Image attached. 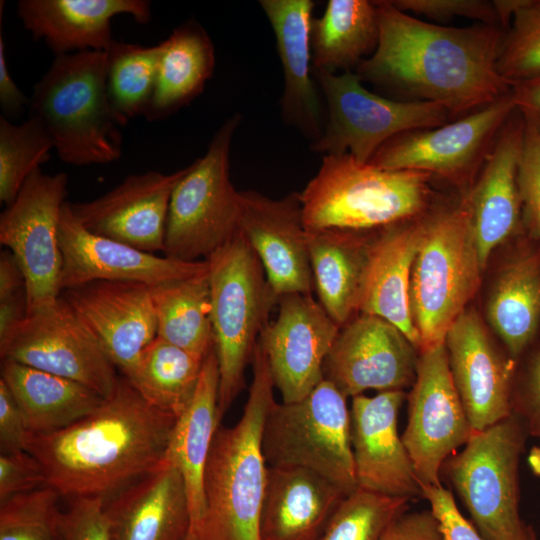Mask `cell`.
Instances as JSON below:
<instances>
[{"mask_svg": "<svg viewBox=\"0 0 540 540\" xmlns=\"http://www.w3.org/2000/svg\"><path fill=\"white\" fill-rule=\"evenodd\" d=\"M375 3L378 45L354 71L363 83L439 104L456 119L511 91L496 69L502 27H447L419 20L388 0Z\"/></svg>", "mask_w": 540, "mask_h": 540, "instance_id": "obj_1", "label": "cell"}, {"mask_svg": "<svg viewBox=\"0 0 540 540\" xmlns=\"http://www.w3.org/2000/svg\"><path fill=\"white\" fill-rule=\"evenodd\" d=\"M176 419L119 378L114 393L87 416L55 432L30 433L28 452L60 496L108 500L167 461Z\"/></svg>", "mask_w": 540, "mask_h": 540, "instance_id": "obj_2", "label": "cell"}, {"mask_svg": "<svg viewBox=\"0 0 540 540\" xmlns=\"http://www.w3.org/2000/svg\"><path fill=\"white\" fill-rule=\"evenodd\" d=\"M253 378L239 421L218 426L204 473L206 515L200 540H260L267 464L263 430L275 402L270 368L259 340Z\"/></svg>", "mask_w": 540, "mask_h": 540, "instance_id": "obj_3", "label": "cell"}, {"mask_svg": "<svg viewBox=\"0 0 540 540\" xmlns=\"http://www.w3.org/2000/svg\"><path fill=\"white\" fill-rule=\"evenodd\" d=\"M30 116L47 128L68 165H105L122 154V127L107 89L106 51L55 56L29 97Z\"/></svg>", "mask_w": 540, "mask_h": 540, "instance_id": "obj_4", "label": "cell"}, {"mask_svg": "<svg viewBox=\"0 0 540 540\" xmlns=\"http://www.w3.org/2000/svg\"><path fill=\"white\" fill-rule=\"evenodd\" d=\"M431 174L389 170L350 154L324 155L299 193L307 231H374L416 218L432 201Z\"/></svg>", "mask_w": 540, "mask_h": 540, "instance_id": "obj_5", "label": "cell"}, {"mask_svg": "<svg viewBox=\"0 0 540 540\" xmlns=\"http://www.w3.org/2000/svg\"><path fill=\"white\" fill-rule=\"evenodd\" d=\"M483 271L466 194L453 205L429 208L410 280V305L420 351L444 343L447 332L477 292Z\"/></svg>", "mask_w": 540, "mask_h": 540, "instance_id": "obj_6", "label": "cell"}, {"mask_svg": "<svg viewBox=\"0 0 540 540\" xmlns=\"http://www.w3.org/2000/svg\"><path fill=\"white\" fill-rule=\"evenodd\" d=\"M206 261L221 418L244 386L245 369L279 298L241 231Z\"/></svg>", "mask_w": 540, "mask_h": 540, "instance_id": "obj_7", "label": "cell"}, {"mask_svg": "<svg viewBox=\"0 0 540 540\" xmlns=\"http://www.w3.org/2000/svg\"><path fill=\"white\" fill-rule=\"evenodd\" d=\"M528 432L515 414L474 431L441 471L486 540H537L519 508V462Z\"/></svg>", "mask_w": 540, "mask_h": 540, "instance_id": "obj_8", "label": "cell"}, {"mask_svg": "<svg viewBox=\"0 0 540 540\" xmlns=\"http://www.w3.org/2000/svg\"><path fill=\"white\" fill-rule=\"evenodd\" d=\"M242 116L228 117L205 154L187 166L169 203L163 253L184 262L207 260L240 231L241 193L230 178V151Z\"/></svg>", "mask_w": 540, "mask_h": 540, "instance_id": "obj_9", "label": "cell"}, {"mask_svg": "<svg viewBox=\"0 0 540 540\" xmlns=\"http://www.w3.org/2000/svg\"><path fill=\"white\" fill-rule=\"evenodd\" d=\"M346 399L323 379L300 401H275L266 417L262 438L267 466L305 468L326 478L346 495L354 492L358 484Z\"/></svg>", "mask_w": 540, "mask_h": 540, "instance_id": "obj_10", "label": "cell"}, {"mask_svg": "<svg viewBox=\"0 0 540 540\" xmlns=\"http://www.w3.org/2000/svg\"><path fill=\"white\" fill-rule=\"evenodd\" d=\"M324 98L325 123L311 150L323 155L350 154L368 162L393 137L434 128L454 117L443 106L421 100H394L375 94L353 72L335 74L313 69Z\"/></svg>", "mask_w": 540, "mask_h": 540, "instance_id": "obj_11", "label": "cell"}, {"mask_svg": "<svg viewBox=\"0 0 540 540\" xmlns=\"http://www.w3.org/2000/svg\"><path fill=\"white\" fill-rule=\"evenodd\" d=\"M516 110L510 91L489 105L444 125L401 133L368 163L389 170H414L456 185L474 183L503 126Z\"/></svg>", "mask_w": 540, "mask_h": 540, "instance_id": "obj_12", "label": "cell"}, {"mask_svg": "<svg viewBox=\"0 0 540 540\" xmlns=\"http://www.w3.org/2000/svg\"><path fill=\"white\" fill-rule=\"evenodd\" d=\"M68 177L34 170L0 215V243L20 265L26 281L27 315L54 302L61 294L62 255L59 224Z\"/></svg>", "mask_w": 540, "mask_h": 540, "instance_id": "obj_13", "label": "cell"}, {"mask_svg": "<svg viewBox=\"0 0 540 540\" xmlns=\"http://www.w3.org/2000/svg\"><path fill=\"white\" fill-rule=\"evenodd\" d=\"M0 356L81 383L103 398L119 381L115 365L60 296L0 337Z\"/></svg>", "mask_w": 540, "mask_h": 540, "instance_id": "obj_14", "label": "cell"}, {"mask_svg": "<svg viewBox=\"0 0 540 540\" xmlns=\"http://www.w3.org/2000/svg\"><path fill=\"white\" fill-rule=\"evenodd\" d=\"M401 435L421 488L438 486L443 463L474 429L451 376L445 344L419 352Z\"/></svg>", "mask_w": 540, "mask_h": 540, "instance_id": "obj_15", "label": "cell"}, {"mask_svg": "<svg viewBox=\"0 0 540 540\" xmlns=\"http://www.w3.org/2000/svg\"><path fill=\"white\" fill-rule=\"evenodd\" d=\"M418 356L417 348L395 325L360 313L340 328L323 375L347 398L369 389L404 390L415 381Z\"/></svg>", "mask_w": 540, "mask_h": 540, "instance_id": "obj_16", "label": "cell"}, {"mask_svg": "<svg viewBox=\"0 0 540 540\" xmlns=\"http://www.w3.org/2000/svg\"><path fill=\"white\" fill-rule=\"evenodd\" d=\"M277 318L262 330L274 387L282 402L300 401L324 379L323 366L340 327L312 294L279 297Z\"/></svg>", "mask_w": 540, "mask_h": 540, "instance_id": "obj_17", "label": "cell"}, {"mask_svg": "<svg viewBox=\"0 0 540 540\" xmlns=\"http://www.w3.org/2000/svg\"><path fill=\"white\" fill-rule=\"evenodd\" d=\"M453 383L475 431L512 414L517 362L493 340L483 319L466 309L445 337Z\"/></svg>", "mask_w": 540, "mask_h": 540, "instance_id": "obj_18", "label": "cell"}, {"mask_svg": "<svg viewBox=\"0 0 540 540\" xmlns=\"http://www.w3.org/2000/svg\"><path fill=\"white\" fill-rule=\"evenodd\" d=\"M61 292L93 281L140 282L156 286L208 272L206 260L184 262L141 251L89 232L65 202L59 224Z\"/></svg>", "mask_w": 540, "mask_h": 540, "instance_id": "obj_19", "label": "cell"}, {"mask_svg": "<svg viewBox=\"0 0 540 540\" xmlns=\"http://www.w3.org/2000/svg\"><path fill=\"white\" fill-rule=\"evenodd\" d=\"M112 363L129 378L143 350L157 337L150 286L93 281L61 292Z\"/></svg>", "mask_w": 540, "mask_h": 540, "instance_id": "obj_20", "label": "cell"}, {"mask_svg": "<svg viewBox=\"0 0 540 540\" xmlns=\"http://www.w3.org/2000/svg\"><path fill=\"white\" fill-rule=\"evenodd\" d=\"M240 193V231L261 261L274 294H311L314 280L299 193L280 199L253 190Z\"/></svg>", "mask_w": 540, "mask_h": 540, "instance_id": "obj_21", "label": "cell"}, {"mask_svg": "<svg viewBox=\"0 0 540 540\" xmlns=\"http://www.w3.org/2000/svg\"><path fill=\"white\" fill-rule=\"evenodd\" d=\"M186 169L131 174L98 198L69 202L70 209L93 234L148 253L163 252L171 195Z\"/></svg>", "mask_w": 540, "mask_h": 540, "instance_id": "obj_22", "label": "cell"}, {"mask_svg": "<svg viewBox=\"0 0 540 540\" xmlns=\"http://www.w3.org/2000/svg\"><path fill=\"white\" fill-rule=\"evenodd\" d=\"M404 390L352 397L351 444L359 488L413 499L422 489L397 430Z\"/></svg>", "mask_w": 540, "mask_h": 540, "instance_id": "obj_23", "label": "cell"}, {"mask_svg": "<svg viewBox=\"0 0 540 540\" xmlns=\"http://www.w3.org/2000/svg\"><path fill=\"white\" fill-rule=\"evenodd\" d=\"M524 124L523 116L516 109L465 193L483 269L495 249L525 232L518 184Z\"/></svg>", "mask_w": 540, "mask_h": 540, "instance_id": "obj_24", "label": "cell"}, {"mask_svg": "<svg viewBox=\"0 0 540 540\" xmlns=\"http://www.w3.org/2000/svg\"><path fill=\"white\" fill-rule=\"evenodd\" d=\"M275 35L284 88L280 100L285 124L313 142L322 135L325 108L313 76L310 42L312 0L259 1Z\"/></svg>", "mask_w": 540, "mask_h": 540, "instance_id": "obj_25", "label": "cell"}, {"mask_svg": "<svg viewBox=\"0 0 540 540\" xmlns=\"http://www.w3.org/2000/svg\"><path fill=\"white\" fill-rule=\"evenodd\" d=\"M17 15L35 41H44L55 56L86 50L106 51L113 37L111 21L129 15L146 24L147 0H20Z\"/></svg>", "mask_w": 540, "mask_h": 540, "instance_id": "obj_26", "label": "cell"}, {"mask_svg": "<svg viewBox=\"0 0 540 540\" xmlns=\"http://www.w3.org/2000/svg\"><path fill=\"white\" fill-rule=\"evenodd\" d=\"M424 214L373 231L359 302V314L389 321L418 351L420 337L411 312L410 280L422 237Z\"/></svg>", "mask_w": 540, "mask_h": 540, "instance_id": "obj_27", "label": "cell"}, {"mask_svg": "<svg viewBox=\"0 0 540 540\" xmlns=\"http://www.w3.org/2000/svg\"><path fill=\"white\" fill-rule=\"evenodd\" d=\"M485 317L516 362L540 334V240L525 232L512 240L489 290Z\"/></svg>", "mask_w": 540, "mask_h": 540, "instance_id": "obj_28", "label": "cell"}, {"mask_svg": "<svg viewBox=\"0 0 540 540\" xmlns=\"http://www.w3.org/2000/svg\"><path fill=\"white\" fill-rule=\"evenodd\" d=\"M105 505L111 540H186L191 530L185 484L168 460Z\"/></svg>", "mask_w": 540, "mask_h": 540, "instance_id": "obj_29", "label": "cell"}, {"mask_svg": "<svg viewBox=\"0 0 540 540\" xmlns=\"http://www.w3.org/2000/svg\"><path fill=\"white\" fill-rule=\"evenodd\" d=\"M345 496L311 470L268 466L260 540H318Z\"/></svg>", "mask_w": 540, "mask_h": 540, "instance_id": "obj_30", "label": "cell"}, {"mask_svg": "<svg viewBox=\"0 0 540 540\" xmlns=\"http://www.w3.org/2000/svg\"><path fill=\"white\" fill-rule=\"evenodd\" d=\"M218 396L219 368L214 347L204 359L190 403L175 421L167 449V460L177 468L183 478L191 516V531L199 540L206 515L204 473L221 420Z\"/></svg>", "mask_w": 540, "mask_h": 540, "instance_id": "obj_31", "label": "cell"}, {"mask_svg": "<svg viewBox=\"0 0 540 540\" xmlns=\"http://www.w3.org/2000/svg\"><path fill=\"white\" fill-rule=\"evenodd\" d=\"M307 233L318 302L341 328L359 314L373 231L326 229Z\"/></svg>", "mask_w": 540, "mask_h": 540, "instance_id": "obj_32", "label": "cell"}, {"mask_svg": "<svg viewBox=\"0 0 540 540\" xmlns=\"http://www.w3.org/2000/svg\"><path fill=\"white\" fill-rule=\"evenodd\" d=\"M1 379L32 434H47L70 426L105 399L81 383L10 359H2Z\"/></svg>", "mask_w": 540, "mask_h": 540, "instance_id": "obj_33", "label": "cell"}, {"mask_svg": "<svg viewBox=\"0 0 540 540\" xmlns=\"http://www.w3.org/2000/svg\"><path fill=\"white\" fill-rule=\"evenodd\" d=\"M161 43L155 90L144 115L150 122L189 105L202 93L215 68L214 45L196 21L175 28Z\"/></svg>", "mask_w": 540, "mask_h": 540, "instance_id": "obj_34", "label": "cell"}, {"mask_svg": "<svg viewBox=\"0 0 540 540\" xmlns=\"http://www.w3.org/2000/svg\"><path fill=\"white\" fill-rule=\"evenodd\" d=\"M379 41L375 1L329 0L311 22L312 67L335 73L352 69L373 54Z\"/></svg>", "mask_w": 540, "mask_h": 540, "instance_id": "obj_35", "label": "cell"}, {"mask_svg": "<svg viewBox=\"0 0 540 540\" xmlns=\"http://www.w3.org/2000/svg\"><path fill=\"white\" fill-rule=\"evenodd\" d=\"M157 337L200 358L215 347L208 272L150 287Z\"/></svg>", "mask_w": 540, "mask_h": 540, "instance_id": "obj_36", "label": "cell"}, {"mask_svg": "<svg viewBox=\"0 0 540 540\" xmlns=\"http://www.w3.org/2000/svg\"><path fill=\"white\" fill-rule=\"evenodd\" d=\"M204 359L156 337L126 379L149 404L178 418L195 393Z\"/></svg>", "mask_w": 540, "mask_h": 540, "instance_id": "obj_37", "label": "cell"}, {"mask_svg": "<svg viewBox=\"0 0 540 540\" xmlns=\"http://www.w3.org/2000/svg\"><path fill=\"white\" fill-rule=\"evenodd\" d=\"M162 43L142 46L113 40L107 54V89L115 111L128 123L145 115L152 99Z\"/></svg>", "mask_w": 540, "mask_h": 540, "instance_id": "obj_38", "label": "cell"}, {"mask_svg": "<svg viewBox=\"0 0 540 540\" xmlns=\"http://www.w3.org/2000/svg\"><path fill=\"white\" fill-rule=\"evenodd\" d=\"M54 142L34 116L20 124L0 117V201L8 206L29 175L50 159Z\"/></svg>", "mask_w": 540, "mask_h": 540, "instance_id": "obj_39", "label": "cell"}, {"mask_svg": "<svg viewBox=\"0 0 540 540\" xmlns=\"http://www.w3.org/2000/svg\"><path fill=\"white\" fill-rule=\"evenodd\" d=\"M409 501L358 487L343 498L318 540H381Z\"/></svg>", "mask_w": 540, "mask_h": 540, "instance_id": "obj_40", "label": "cell"}, {"mask_svg": "<svg viewBox=\"0 0 540 540\" xmlns=\"http://www.w3.org/2000/svg\"><path fill=\"white\" fill-rule=\"evenodd\" d=\"M59 497L43 486L0 502V540L59 539Z\"/></svg>", "mask_w": 540, "mask_h": 540, "instance_id": "obj_41", "label": "cell"}, {"mask_svg": "<svg viewBox=\"0 0 540 540\" xmlns=\"http://www.w3.org/2000/svg\"><path fill=\"white\" fill-rule=\"evenodd\" d=\"M496 69L511 85L540 75V0H518Z\"/></svg>", "mask_w": 540, "mask_h": 540, "instance_id": "obj_42", "label": "cell"}, {"mask_svg": "<svg viewBox=\"0 0 540 540\" xmlns=\"http://www.w3.org/2000/svg\"><path fill=\"white\" fill-rule=\"evenodd\" d=\"M524 135L518 170L524 230L540 240V128L524 119Z\"/></svg>", "mask_w": 540, "mask_h": 540, "instance_id": "obj_43", "label": "cell"}, {"mask_svg": "<svg viewBox=\"0 0 540 540\" xmlns=\"http://www.w3.org/2000/svg\"><path fill=\"white\" fill-rule=\"evenodd\" d=\"M511 407L528 434L540 438V341L517 361Z\"/></svg>", "mask_w": 540, "mask_h": 540, "instance_id": "obj_44", "label": "cell"}, {"mask_svg": "<svg viewBox=\"0 0 540 540\" xmlns=\"http://www.w3.org/2000/svg\"><path fill=\"white\" fill-rule=\"evenodd\" d=\"M106 500L98 496L72 498L68 509L60 513V540H111Z\"/></svg>", "mask_w": 540, "mask_h": 540, "instance_id": "obj_45", "label": "cell"}, {"mask_svg": "<svg viewBox=\"0 0 540 540\" xmlns=\"http://www.w3.org/2000/svg\"><path fill=\"white\" fill-rule=\"evenodd\" d=\"M390 2L403 12H412L436 21L465 17L476 19L483 24L500 26L492 1L392 0Z\"/></svg>", "mask_w": 540, "mask_h": 540, "instance_id": "obj_46", "label": "cell"}, {"mask_svg": "<svg viewBox=\"0 0 540 540\" xmlns=\"http://www.w3.org/2000/svg\"><path fill=\"white\" fill-rule=\"evenodd\" d=\"M48 486L38 460L28 451L1 453L0 502L20 493Z\"/></svg>", "mask_w": 540, "mask_h": 540, "instance_id": "obj_47", "label": "cell"}, {"mask_svg": "<svg viewBox=\"0 0 540 540\" xmlns=\"http://www.w3.org/2000/svg\"><path fill=\"white\" fill-rule=\"evenodd\" d=\"M422 497L440 524L444 540H486L460 512L450 490L442 485L424 486Z\"/></svg>", "mask_w": 540, "mask_h": 540, "instance_id": "obj_48", "label": "cell"}, {"mask_svg": "<svg viewBox=\"0 0 540 540\" xmlns=\"http://www.w3.org/2000/svg\"><path fill=\"white\" fill-rule=\"evenodd\" d=\"M26 281L20 265L9 250L0 254V316L18 321L27 315Z\"/></svg>", "mask_w": 540, "mask_h": 540, "instance_id": "obj_49", "label": "cell"}, {"mask_svg": "<svg viewBox=\"0 0 540 540\" xmlns=\"http://www.w3.org/2000/svg\"><path fill=\"white\" fill-rule=\"evenodd\" d=\"M30 432L12 393L0 379L1 453L28 451Z\"/></svg>", "mask_w": 540, "mask_h": 540, "instance_id": "obj_50", "label": "cell"}, {"mask_svg": "<svg viewBox=\"0 0 540 540\" xmlns=\"http://www.w3.org/2000/svg\"><path fill=\"white\" fill-rule=\"evenodd\" d=\"M381 540H444V536L431 510L406 511L389 526Z\"/></svg>", "mask_w": 540, "mask_h": 540, "instance_id": "obj_51", "label": "cell"}, {"mask_svg": "<svg viewBox=\"0 0 540 540\" xmlns=\"http://www.w3.org/2000/svg\"><path fill=\"white\" fill-rule=\"evenodd\" d=\"M0 105L5 118L17 117L29 107V97L16 85L9 73L6 45L0 33Z\"/></svg>", "mask_w": 540, "mask_h": 540, "instance_id": "obj_52", "label": "cell"}, {"mask_svg": "<svg viewBox=\"0 0 540 540\" xmlns=\"http://www.w3.org/2000/svg\"><path fill=\"white\" fill-rule=\"evenodd\" d=\"M511 92L518 112L540 128V75L513 83Z\"/></svg>", "mask_w": 540, "mask_h": 540, "instance_id": "obj_53", "label": "cell"}, {"mask_svg": "<svg viewBox=\"0 0 540 540\" xmlns=\"http://www.w3.org/2000/svg\"><path fill=\"white\" fill-rule=\"evenodd\" d=\"M527 460L531 471L540 477V446H534L530 450Z\"/></svg>", "mask_w": 540, "mask_h": 540, "instance_id": "obj_54", "label": "cell"}, {"mask_svg": "<svg viewBox=\"0 0 540 540\" xmlns=\"http://www.w3.org/2000/svg\"><path fill=\"white\" fill-rule=\"evenodd\" d=\"M186 540H199V537L190 530Z\"/></svg>", "mask_w": 540, "mask_h": 540, "instance_id": "obj_55", "label": "cell"}]
</instances>
